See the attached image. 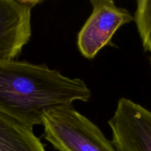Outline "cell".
<instances>
[{
    "label": "cell",
    "mask_w": 151,
    "mask_h": 151,
    "mask_svg": "<svg viewBox=\"0 0 151 151\" xmlns=\"http://www.w3.org/2000/svg\"><path fill=\"white\" fill-rule=\"evenodd\" d=\"M91 93L81 78L64 76L46 65L0 60V113L33 129L51 111L88 102Z\"/></svg>",
    "instance_id": "1"
},
{
    "label": "cell",
    "mask_w": 151,
    "mask_h": 151,
    "mask_svg": "<svg viewBox=\"0 0 151 151\" xmlns=\"http://www.w3.org/2000/svg\"><path fill=\"white\" fill-rule=\"evenodd\" d=\"M42 125L45 139L59 151H118L94 122L72 106L47 113Z\"/></svg>",
    "instance_id": "2"
},
{
    "label": "cell",
    "mask_w": 151,
    "mask_h": 151,
    "mask_svg": "<svg viewBox=\"0 0 151 151\" xmlns=\"http://www.w3.org/2000/svg\"><path fill=\"white\" fill-rule=\"evenodd\" d=\"M92 12L80 30L78 47L83 57L93 59L106 46L111 44L115 32L134 21L131 12L113 0H91Z\"/></svg>",
    "instance_id": "3"
},
{
    "label": "cell",
    "mask_w": 151,
    "mask_h": 151,
    "mask_svg": "<svg viewBox=\"0 0 151 151\" xmlns=\"http://www.w3.org/2000/svg\"><path fill=\"white\" fill-rule=\"evenodd\" d=\"M108 123L118 151H151V111L123 97Z\"/></svg>",
    "instance_id": "4"
},
{
    "label": "cell",
    "mask_w": 151,
    "mask_h": 151,
    "mask_svg": "<svg viewBox=\"0 0 151 151\" xmlns=\"http://www.w3.org/2000/svg\"><path fill=\"white\" fill-rule=\"evenodd\" d=\"M40 0H0V60H16L32 35V10Z\"/></svg>",
    "instance_id": "5"
},
{
    "label": "cell",
    "mask_w": 151,
    "mask_h": 151,
    "mask_svg": "<svg viewBox=\"0 0 151 151\" xmlns=\"http://www.w3.org/2000/svg\"><path fill=\"white\" fill-rule=\"evenodd\" d=\"M0 151H46L31 128L0 113Z\"/></svg>",
    "instance_id": "6"
},
{
    "label": "cell",
    "mask_w": 151,
    "mask_h": 151,
    "mask_svg": "<svg viewBox=\"0 0 151 151\" xmlns=\"http://www.w3.org/2000/svg\"><path fill=\"white\" fill-rule=\"evenodd\" d=\"M134 17L143 49L151 52V0L137 1Z\"/></svg>",
    "instance_id": "7"
},
{
    "label": "cell",
    "mask_w": 151,
    "mask_h": 151,
    "mask_svg": "<svg viewBox=\"0 0 151 151\" xmlns=\"http://www.w3.org/2000/svg\"><path fill=\"white\" fill-rule=\"evenodd\" d=\"M150 63H151V59H150Z\"/></svg>",
    "instance_id": "8"
}]
</instances>
